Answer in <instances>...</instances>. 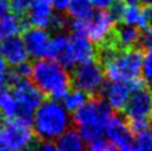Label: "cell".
Listing matches in <instances>:
<instances>
[{
  "label": "cell",
  "mask_w": 152,
  "mask_h": 151,
  "mask_svg": "<svg viewBox=\"0 0 152 151\" xmlns=\"http://www.w3.org/2000/svg\"><path fill=\"white\" fill-rule=\"evenodd\" d=\"M142 48H127L117 51H97V61L110 81L133 82L141 78L143 69Z\"/></svg>",
  "instance_id": "obj_1"
},
{
  "label": "cell",
  "mask_w": 152,
  "mask_h": 151,
  "mask_svg": "<svg viewBox=\"0 0 152 151\" xmlns=\"http://www.w3.org/2000/svg\"><path fill=\"white\" fill-rule=\"evenodd\" d=\"M30 77L48 98L57 101L63 100L73 86L72 76L66 71V67L52 58L37 59V62L31 64Z\"/></svg>",
  "instance_id": "obj_2"
},
{
  "label": "cell",
  "mask_w": 152,
  "mask_h": 151,
  "mask_svg": "<svg viewBox=\"0 0 152 151\" xmlns=\"http://www.w3.org/2000/svg\"><path fill=\"white\" fill-rule=\"evenodd\" d=\"M113 115L112 107L102 95L91 96L86 103L74 112L73 123L87 142L106 132L107 123Z\"/></svg>",
  "instance_id": "obj_3"
},
{
  "label": "cell",
  "mask_w": 152,
  "mask_h": 151,
  "mask_svg": "<svg viewBox=\"0 0 152 151\" xmlns=\"http://www.w3.org/2000/svg\"><path fill=\"white\" fill-rule=\"evenodd\" d=\"M31 125L39 140H57L68 130L70 120L67 111L57 102V100L48 98L38 107Z\"/></svg>",
  "instance_id": "obj_4"
},
{
  "label": "cell",
  "mask_w": 152,
  "mask_h": 151,
  "mask_svg": "<svg viewBox=\"0 0 152 151\" xmlns=\"http://www.w3.org/2000/svg\"><path fill=\"white\" fill-rule=\"evenodd\" d=\"M133 133H138L151 127L152 123V87L146 79H137L134 89L123 110Z\"/></svg>",
  "instance_id": "obj_5"
},
{
  "label": "cell",
  "mask_w": 152,
  "mask_h": 151,
  "mask_svg": "<svg viewBox=\"0 0 152 151\" xmlns=\"http://www.w3.org/2000/svg\"><path fill=\"white\" fill-rule=\"evenodd\" d=\"M38 137L29 121L20 117L7 120L0 125V150L19 151L35 147Z\"/></svg>",
  "instance_id": "obj_6"
},
{
  "label": "cell",
  "mask_w": 152,
  "mask_h": 151,
  "mask_svg": "<svg viewBox=\"0 0 152 151\" xmlns=\"http://www.w3.org/2000/svg\"><path fill=\"white\" fill-rule=\"evenodd\" d=\"M116 21L110 9H98L92 13L91 17L83 20L73 19L70 24V32H80L86 34L94 43V45L99 44L106 39V37L111 33Z\"/></svg>",
  "instance_id": "obj_7"
},
{
  "label": "cell",
  "mask_w": 152,
  "mask_h": 151,
  "mask_svg": "<svg viewBox=\"0 0 152 151\" xmlns=\"http://www.w3.org/2000/svg\"><path fill=\"white\" fill-rule=\"evenodd\" d=\"M13 93L18 102V117L31 122L37 108L44 101L42 91L29 78L12 82Z\"/></svg>",
  "instance_id": "obj_8"
},
{
  "label": "cell",
  "mask_w": 152,
  "mask_h": 151,
  "mask_svg": "<svg viewBox=\"0 0 152 151\" xmlns=\"http://www.w3.org/2000/svg\"><path fill=\"white\" fill-rule=\"evenodd\" d=\"M72 83L75 88L84 91L91 96L102 95V88L104 86V71L98 61L80 63L73 67Z\"/></svg>",
  "instance_id": "obj_9"
},
{
  "label": "cell",
  "mask_w": 152,
  "mask_h": 151,
  "mask_svg": "<svg viewBox=\"0 0 152 151\" xmlns=\"http://www.w3.org/2000/svg\"><path fill=\"white\" fill-rule=\"evenodd\" d=\"M106 135L108 140L115 145L116 150L128 151L134 147V133L129 127L126 118H122L119 115L113 112L112 117L107 123Z\"/></svg>",
  "instance_id": "obj_10"
},
{
  "label": "cell",
  "mask_w": 152,
  "mask_h": 151,
  "mask_svg": "<svg viewBox=\"0 0 152 151\" xmlns=\"http://www.w3.org/2000/svg\"><path fill=\"white\" fill-rule=\"evenodd\" d=\"M140 79V78H138ZM137 79L133 82H122V81H111L102 88V96L107 103L116 112H123L127 102L131 97Z\"/></svg>",
  "instance_id": "obj_11"
},
{
  "label": "cell",
  "mask_w": 152,
  "mask_h": 151,
  "mask_svg": "<svg viewBox=\"0 0 152 151\" xmlns=\"http://www.w3.org/2000/svg\"><path fill=\"white\" fill-rule=\"evenodd\" d=\"M23 39L30 57L35 59L48 57L52 38L45 28L31 26V28L24 30Z\"/></svg>",
  "instance_id": "obj_12"
},
{
  "label": "cell",
  "mask_w": 152,
  "mask_h": 151,
  "mask_svg": "<svg viewBox=\"0 0 152 151\" xmlns=\"http://www.w3.org/2000/svg\"><path fill=\"white\" fill-rule=\"evenodd\" d=\"M48 57L54 59L66 68H73L77 63L70 38L61 33H58L54 38H52L49 51H48Z\"/></svg>",
  "instance_id": "obj_13"
},
{
  "label": "cell",
  "mask_w": 152,
  "mask_h": 151,
  "mask_svg": "<svg viewBox=\"0 0 152 151\" xmlns=\"http://www.w3.org/2000/svg\"><path fill=\"white\" fill-rule=\"evenodd\" d=\"M52 0H33L25 13V21L31 26L50 28L54 17Z\"/></svg>",
  "instance_id": "obj_14"
},
{
  "label": "cell",
  "mask_w": 152,
  "mask_h": 151,
  "mask_svg": "<svg viewBox=\"0 0 152 151\" xmlns=\"http://www.w3.org/2000/svg\"><path fill=\"white\" fill-rule=\"evenodd\" d=\"M3 58L5 64L15 67L19 64L28 62L29 53L26 49L24 39L19 35L4 38L3 40Z\"/></svg>",
  "instance_id": "obj_15"
},
{
  "label": "cell",
  "mask_w": 152,
  "mask_h": 151,
  "mask_svg": "<svg viewBox=\"0 0 152 151\" xmlns=\"http://www.w3.org/2000/svg\"><path fill=\"white\" fill-rule=\"evenodd\" d=\"M69 38L72 42L75 61L78 63L97 61L96 45L86 34L80 33V32H70Z\"/></svg>",
  "instance_id": "obj_16"
},
{
  "label": "cell",
  "mask_w": 152,
  "mask_h": 151,
  "mask_svg": "<svg viewBox=\"0 0 152 151\" xmlns=\"http://www.w3.org/2000/svg\"><path fill=\"white\" fill-rule=\"evenodd\" d=\"M24 25L25 20L21 18L20 14L10 12L0 19V34L3 38L20 35V33L24 32Z\"/></svg>",
  "instance_id": "obj_17"
},
{
  "label": "cell",
  "mask_w": 152,
  "mask_h": 151,
  "mask_svg": "<svg viewBox=\"0 0 152 151\" xmlns=\"http://www.w3.org/2000/svg\"><path fill=\"white\" fill-rule=\"evenodd\" d=\"M83 137L79 132H77L74 128L67 130L64 133H62L57 140H56V145H57V150H62V151H79L83 150L86 146L83 144Z\"/></svg>",
  "instance_id": "obj_18"
},
{
  "label": "cell",
  "mask_w": 152,
  "mask_h": 151,
  "mask_svg": "<svg viewBox=\"0 0 152 151\" xmlns=\"http://www.w3.org/2000/svg\"><path fill=\"white\" fill-rule=\"evenodd\" d=\"M0 116L5 120L18 117V102L13 91L3 89L0 92Z\"/></svg>",
  "instance_id": "obj_19"
},
{
  "label": "cell",
  "mask_w": 152,
  "mask_h": 151,
  "mask_svg": "<svg viewBox=\"0 0 152 151\" xmlns=\"http://www.w3.org/2000/svg\"><path fill=\"white\" fill-rule=\"evenodd\" d=\"M69 17L75 20H83L91 17L93 10L89 0H70L68 5Z\"/></svg>",
  "instance_id": "obj_20"
},
{
  "label": "cell",
  "mask_w": 152,
  "mask_h": 151,
  "mask_svg": "<svg viewBox=\"0 0 152 151\" xmlns=\"http://www.w3.org/2000/svg\"><path fill=\"white\" fill-rule=\"evenodd\" d=\"M88 98H89L88 93H86L84 91L79 89V88H75L64 97V107H66V110L68 112L74 113L78 108H80V107L86 103Z\"/></svg>",
  "instance_id": "obj_21"
},
{
  "label": "cell",
  "mask_w": 152,
  "mask_h": 151,
  "mask_svg": "<svg viewBox=\"0 0 152 151\" xmlns=\"http://www.w3.org/2000/svg\"><path fill=\"white\" fill-rule=\"evenodd\" d=\"M133 150H152V128L136 133Z\"/></svg>",
  "instance_id": "obj_22"
},
{
  "label": "cell",
  "mask_w": 152,
  "mask_h": 151,
  "mask_svg": "<svg viewBox=\"0 0 152 151\" xmlns=\"http://www.w3.org/2000/svg\"><path fill=\"white\" fill-rule=\"evenodd\" d=\"M87 147L89 150H93V151H111V150H116L115 145H113L110 140L104 139L103 136H98L93 140L88 141V145Z\"/></svg>",
  "instance_id": "obj_23"
},
{
  "label": "cell",
  "mask_w": 152,
  "mask_h": 151,
  "mask_svg": "<svg viewBox=\"0 0 152 151\" xmlns=\"http://www.w3.org/2000/svg\"><path fill=\"white\" fill-rule=\"evenodd\" d=\"M140 47L142 48L143 52H152V29L146 28L142 30V35H141V43Z\"/></svg>",
  "instance_id": "obj_24"
},
{
  "label": "cell",
  "mask_w": 152,
  "mask_h": 151,
  "mask_svg": "<svg viewBox=\"0 0 152 151\" xmlns=\"http://www.w3.org/2000/svg\"><path fill=\"white\" fill-rule=\"evenodd\" d=\"M143 76L146 82L150 84V87H152V52H150L146 56L143 61Z\"/></svg>",
  "instance_id": "obj_25"
},
{
  "label": "cell",
  "mask_w": 152,
  "mask_h": 151,
  "mask_svg": "<svg viewBox=\"0 0 152 151\" xmlns=\"http://www.w3.org/2000/svg\"><path fill=\"white\" fill-rule=\"evenodd\" d=\"M10 3H12L13 10L15 13L24 15L28 8L30 7V4L33 3V0H10Z\"/></svg>",
  "instance_id": "obj_26"
},
{
  "label": "cell",
  "mask_w": 152,
  "mask_h": 151,
  "mask_svg": "<svg viewBox=\"0 0 152 151\" xmlns=\"http://www.w3.org/2000/svg\"><path fill=\"white\" fill-rule=\"evenodd\" d=\"M10 83V74L4 67H0V92L7 88V86Z\"/></svg>",
  "instance_id": "obj_27"
},
{
  "label": "cell",
  "mask_w": 152,
  "mask_h": 151,
  "mask_svg": "<svg viewBox=\"0 0 152 151\" xmlns=\"http://www.w3.org/2000/svg\"><path fill=\"white\" fill-rule=\"evenodd\" d=\"M92 7L97 9H111L115 4V0H89Z\"/></svg>",
  "instance_id": "obj_28"
},
{
  "label": "cell",
  "mask_w": 152,
  "mask_h": 151,
  "mask_svg": "<svg viewBox=\"0 0 152 151\" xmlns=\"http://www.w3.org/2000/svg\"><path fill=\"white\" fill-rule=\"evenodd\" d=\"M13 10L10 0H0V19L4 18L7 14H9Z\"/></svg>",
  "instance_id": "obj_29"
},
{
  "label": "cell",
  "mask_w": 152,
  "mask_h": 151,
  "mask_svg": "<svg viewBox=\"0 0 152 151\" xmlns=\"http://www.w3.org/2000/svg\"><path fill=\"white\" fill-rule=\"evenodd\" d=\"M145 12V20H146V28L152 29V4L143 5Z\"/></svg>",
  "instance_id": "obj_30"
},
{
  "label": "cell",
  "mask_w": 152,
  "mask_h": 151,
  "mask_svg": "<svg viewBox=\"0 0 152 151\" xmlns=\"http://www.w3.org/2000/svg\"><path fill=\"white\" fill-rule=\"evenodd\" d=\"M69 1L70 0H52L54 8H56L58 12H64V10H67Z\"/></svg>",
  "instance_id": "obj_31"
},
{
  "label": "cell",
  "mask_w": 152,
  "mask_h": 151,
  "mask_svg": "<svg viewBox=\"0 0 152 151\" xmlns=\"http://www.w3.org/2000/svg\"><path fill=\"white\" fill-rule=\"evenodd\" d=\"M3 39L4 38L0 34V67H4L5 66V62H4V58H3Z\"/></svg>",
  "instance_id": "obj_32"
},
{
  "label": "cell",
  "mask_w": 152,
  "mask_h": 151,
  "mask_svg": "<svg viewBox=\"0 0 152 151\" xmlns=\"http://www.w3.org/2000/svg\"><path fill=\"white\" fill-rule=\"evenodd\" d=\"M138 4L141 5H148V4H152V0H137Z\"/></svg>",
  "instance_id": "obj_33"
},
{
  "label": "cell",
  "mask_w": 152,
  "mask_h": 151,
  "mask_svg": "<svg viewBox=\"0 0 152 151\" xmlns=\"http://www.w3.org/2000/svg\"><path fill=\"white\" fill-rule=\"evenodd\" d=\"M0 120H1V116H0ZM0 125H1V123H0Z\"/></svg>",
  "instance_id": "obj_34"
}]
</instances>
